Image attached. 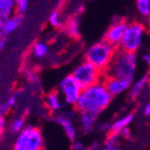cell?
I'll return each mask as SVG.
<instances>
[{"mask_svg": "<svg viewBox=\"0 0 150 150\" xmlns=\"http://www.w3.org/2000/svg\"><path fill=\"white\" fill-rule=\"evenodd\" d=\"M0 77H1V70H0Z\"/></svg>", "mask_w": 150, "mask_h": 150, "instance_id": "cell-35", "label": "cell"}, {"mask_svg": "<svg viewBox=\"0 0 150 150\" xmlns=\"http://www.w3.org/2000/svg\"><path fill=\"white\" fill-rule=\"evenodd\" d=\"M122 139L119 133H108L103 144L101 145V150H123Z\"/></svg>", "mask_w": 150, "mask_h": 150, "instance_id": "cell-15", "label": "cell"}, {"mask_svg": "<svg viewBox=\"0 0 150 150\" xmlns=\"http://www.w3.org/2000/svg\"><path fill=\"white\" fill-rule=\"evenodd\" d=\"M48 21H50V25L55 28H60L64 24V20H63V15L61 11L59 8H55L50 12V17H48Z\"/></svg>", "mask_w": 150, "mask_h": 150, "instance_id": "cell-19", "label": "cell"}, {"mask_svg": "<svg viewBox=\"0 0 150 150\" xmlns=\"http://www.w3.org/2000/svg\"><path fill=\"white\" fill-rule=\"evenodd\" d=\"M30 2L28 0H16V6H15V14L16 15L22 16L28 12Z\"/></svg>", "mask_w": 150, "mask_h": 150, "instance_id": "cell-24", "label": "cell"}, {"mask_svg": "<svg viewBox=\"0 0 150 150\" xmlns=\"http://www.w3.org/2000/svg\"><path fill=\"white\" fill-rule=\"evenodd\" d=\"M28 126V138H26V150H42L43 135L41 130L32 125Z\"/></svg>", "mask_w": 150, "mask_h": 150, "instance_id": "cell-10", "label": "cell"}, {"mask_svg": "<svg viewBox=\"0 0 150 150\" xmlns=\"http://www.w3.org/2000/svg\"><path fill=\"white\" fill-rule=\"evenodd\" d=\"M142 60L146 63V65H147L148 68H149V70H150V53L144 54L142 57Z\"/></svg>", "mask_w": 150, "mask_h": 150, "instance_id": "cell-30", "label": "cell"}, {"mask_svg": "<svg viewBox=\"0 0 150 150\" xmlns=\"http://www.w3.org/2000/svg\"><path fill=\"white\" fill-rule=\"evenodd\" d=\"M138 54L126 53L117 50L112 61L105 73L103 74V77L117 78L133 82L138 68Z\"/></svg>", "mask_w": 150, "mask_h": 150, "instance_id": "cell-2", "label": "cell"}, {"mask_svg": "<svg viewBox=\"0 0 150 150\" xmlns=\"http://www.w3.org/2000/svg\"><path fill=\"white\" fill-rule=\"evenodd\" d=\"M86 145L82 141L76 140L71 142V146H70V150H86Z\"/></svg>", "mask_w": 150, "mask_h": 150, "instance_id": "cell-25", "label": "cell"}, {"mask_svg": "<svg viewBox=\"0 0 150 150\" xmlns=\"http://www.w3.org/2000/svg\"><path fill=\"white\" fill-rule=\"evenodd\" d=\"M128 24L129 22L126 19H122V18L117 19L111 23V25L106 30L103 40H105L107 43H109L110 45H112L113 47L118 50L123 40V37L125 35Z\"/></svg>", "mask_w": 150, "mask_h": 150, "instance_id": "cell-8", "label": "cell"}, {"mask_svg": "<svg viewBox=\"0 0 150 150\" xmlns=\"http://www.w3.org/2000/svg\"><path fill=\"white\" fill-rule=\"evenodd\" d=\"M119 135H120V138L122 139V140H125V141L132 140V133H131V130L129 129V127L125 128V129H123L122 131H120Z\"/></svg>", "mask_w": 150, "mask_h": 150, "instance_id": "cell-26", "label": "cell"}, {"mask_svg": "<svg viewBox=\"0 0 150 150\" xmlns=\"http://www.w3.org/2000/svg\"><path fill=\"white\" fill-rule=\"evenodd\" d=\"M146 28H148V30H150V16L147 18V22H146Z\"/></svg>", "mask_w": 150, "mask_h": 150, "instance_id": "cell-33", "label": "cell"}, {"mask_svg": "<svg viewBox=\"0 0 150 150\" xmlns=\"http://www.w3.org/2000/svg\"><path fill=\"white\" fill-rule=\"evenodd\" d=\"M6 129V120L4 115H0V139L2 138Z\"/></svg>", "mask_w": 150, "mask_h": 150, "instance_id": "cell-27", "label": "cell"}, {"mask_svg": "<svg viewBox=\"0 0 150 150\" xmlns=\"http://www.w3.org/2000/svg\"><path fill=\"white\" fill-rule=\"evenodd\" d=\"M99 117L88 112H80L79 115V125L84 134H90L97 128V121Z\"/></svg>", "mask_w": 150, "mask_h": 150, "instance_id": "cell-12", "label": "cell"}, {"mask_svg": "<svg viewBox=\"0 0 150 150\" xmlns=\"http://www.w3.org/2000/svg\"><path fill=\"white\" fill-rule=\"evenodd\" d=\"M16 0H0V13H3L8 17L15 15Z\"/></svg>", "mask_w": 150, "mask_h": 150, "instance_id": "cell-22", "label": "cell"}, {"mask_svg": "<svg viewBox=\"0 0 150 150\" xmlns=\"http://www.w3.org/2000/svg\"><path fill=\"white\" fill-rule=\"evenodd\" d=\"M8 18V17L5 15V14L0 13V37H1V35H2V28H3V25H4L5 21H6Z\"/></svg>", "mask_w": 150, "mask_h": 150, "instance_id": "cell-29", "label": "cell"}, {"mask_svg": "<svg viewBox=\"0 0 150 150\" xmlns=\"http://www.w3.org/2000/svg\"><path fill=\"white\" fill-rule=\"evenodd\" d=\"M135 8L142 17L147 19L150 16V0H137Z\"/></svg>", "mask_w": 150, "mask_h": 150, "instance_id": "cell-23", "label": "cell"}, {"mask_svg": "<svg viewBox=\"0 0 150 150\" xmlns=\"http://www.w3.org/2000/svg\"><path fill=\"white\" fill-rule=\"evenodd\" d=\"M58 89H59L58 93L62 97L63 102L71 107L76 106L83 90L82 87L79 85V83L74 79V77L70 74L61 79L58 85Z\"/></svg>", "mask_w": 150, "mask_h": 150, "instance_id": "cell-6", "label": "cell"}, {"mask_svg": "<svg viewBox=\"0 0 150 150\" xmlns=\"http://www.w3.org/2000/svg\"><path fill=\"white\" fill-rule=\"evenodd\" d=\"M5 43H6V38H0V52L4 48Z\"/></svg>", "mask_w": 150, "mask_h": 150, "instance_id": "cell-32", "label": "cell"}, {"mask_svg": "<svg viewBox=\"0 0 150 150\" xmlns=\"http://www.w3.org/2000/svg\"><path fill=\"white\" fill-rule=\"evenodd\" d=\"M147 85H149V75L143 76V77H141L137 81H133L129 90H128V97H129V99L135 100L141 95L143 90L145 89V87Z\"/></svg>", "mask_w": 150, "mask_h": 150, "instance_id": "cell-13", "label": "cell"}, {"mask_svg": "<svg viewBox=\"0 0 150 150\" xmlns=\"http://www.w3.org/2000/svg\"><path fill=\"white\" fill-rule=\"evenodd\" d=\"M115 52L117 48L102 39L86 48L84 52V60L104 74L112 61Z\"/></svg>", "mask_w": 150, "mask_h": 150, "instance_id": "cell-3", "label": "cell"}, {"mask_svg": "<svg viewBox=\"0 0 150 150\" xmlns=\"http://www.w3.org/2000/svg\"><path fill=\"white\" fill-rule=\"evenodd\" d=\"M149 86H150V75H149Z\"/></svg>", "mask_w": 150, "mask_h": 150, "instance_id": "cell-34", "label": "cell"}, {"mask_svg": "<svg viewBox=\"0 0 150 150\" xmlns=\"http://www.w3.org/2000/svg\"><path fill=\"white\" fill-rule=\"evenodd\" d=\"M143 112L146 117H149L150 115V102H148L147 104H145L144 108H143Z\"/></svg>", "mask_w": 150, "mask_h": 150, "instance_id": "cell-31", "label": "cell"}, {"mask_svg": "<svg viewBox=\"0 0 150 150\" xmlns=\"http://www.w3.org/2000/svg\"><path fill=\"white\" fill-rule=\"evenodd\" d=\"M48 52H50V47H48V44L44 41H37V42L34 43L32 48V53L33 56L38 59V60H41V59H44L46 56H47Z\"/></svg>", "mask_w": 150, "mask_h": 150, "instance_id": "cell-18", "label": "cell"}, {"mask_svg": "<svg viewBox=\"0 0 150 150\" xmlns=\"http://www.w3.org/2000/svg\"><path fill=\"white\" fill-rule=\"evenodd\" d=\"M65 30L69 37L74 39H78L81 36V28H80V19L78 16H73L65 23Z\"/></svg>", "mask_w": 150, "mask_h": 150, "instance_id": "cell-17", "label": "cell"}, {"mask_svg": "<svg viewBox=\"0 0 150 150\" xmlns=\"http://www.w3.org/2000/svg\"><path fill=\"white\" fill-rule=\"evenodd\" d=\"M70 75L79 83L82 89H85L98 83L99 81L103 80V73H101L93 65L85 60L76 65V67L73 69Z\"/></svg>", "mask_w": 150, "mask_h": 150, "instance_id": "cell-5", "label": "cell"}, {"mask_svg": "<svg viewBox=\"0 0 150 150\" xmlns=\"http://www.w3.org/2000/svg\"><path fill=\"white\" fill-rule=\"evenodd\" d=\"M146 30H147L146 25L143 22H139V21L129 22L125 35L123 37V40L118 50L126 52V53L137 54L142 47Z\"/></svg>", "mask_w": 150, "mask_h": 150, "instance_id": "cell-4", "label": "cell"}, {"mask_svg": "<svg viewBox=\"0 0 150 150\" xmlns=\"http://www.w3.org/2000/svg\"><path fill=\"white\" fill-rule=\"evenodd\" d=\"M134 115L133 113H127V115H123L121 118L115 120L111 123V129L110 132L111 133H119L120 131H122L123 129H125L129 126V124H131V122L133 121Z\"/></svg>", "mask_w": 150, "mask_h": 150, "instance_id": "cell-16", "label": "cell"}, {"mask_svg": "<svg viewBox=\"0 0 150 150\" xmlns=\"http://www.w3.org/2000/svg\"><path fill=\"white\" fill-rule=\"evenodd\" d=\"M98 129L101 130L102 132H105V133H110V129H111V124L110 123H101L100 125L98 126Z\"/></svg>", "mask_w": 150, "mask_h": 150, "instance_id": "cell-28", "label": "cell"}, {"mask_svg": "<svg viewBox=\"0 0 150 150\" xmlns=\"http://www.w3.org/2000/svg\"><path fill=\"white\" fill-rule=\"evenodd\" d=\"M28 132V126L26 125L24 127V129H23L19 134H17V138H16V141H15V143H14L13 150H26L25 146H26Z\"/></svg>", "mask_w": 150, "mask_h": 150, "instance_id": "cell-20", "label": "cell"}, {"mask_svg": "<svg viewBox=\"0 0 150 150\" xmlns=\"http://www.w3.org/2000/svg\"><path fill=\"white\" fill-rule=\"evenodd\" d=\"M25 126H26V124H25L24 117H16L11 121L10 130L11 132L14 133V134H19L24 129Z\"/></svg>", "mask_w": 150, "mask_h": 150, "instance_id": "cell-21", "label": "cell"}, {"mask_svg": "<svg viewBox=\"0 0 150 150\" xmlns=\"http://www.w3.org/2000/svg\"><path fill=\"white\" fill-rule=\"evenodd\" d=\"M75 115V111L66 110V111H61L59 113H56V115L54 117V121L57 123L58 125H60L62 127L66 138L70 142L76 141L78 137V127L74 122Z\"/></svg>", "mask_w": 150, "mask_h": 150, "instance_id": "cell-7", "label": "cell"}, {"mask_svg": "<svg viewBox=\"0 0 150 150\" xmlns=\"http://www.w3.org/2000/svg\"><path fill=\"white\" fill-rule=\"evenodd\" d=\"M112 96L108 93L104 84V79L82 90L75 106L78 112H88L99 117L102 111L110 105Z\"/></svg>", "mask_w": 150, "mask_h": 150, "instance_id": "cell-1", "label": "cell"}, {"mask_svg": "<svg viewBox=\"0 0 150 150\" xmlns=\"http://www.w3.org/2000/svg\"><path fill=\"white\" fill-rule=\"evenodd\" d=\"M104 84L107 88L108 93L113 98L128 91L132 82L123 80V79H117V78H104Z\"/></svg>", "mask_w": 150, "mask_h": 150, "instance_id": "cell-9", "label": "cell"}, {"mask_svg": "<svg viewBox=\"0 0 150 150\" xmlns=\"http://www.w3.org/2000/svg\"><path fill=\"white\" fill-rule=\"evenodd\" d=\"M23 20V17L22 16H19V15H13L11 17H8L5 21L4 25H3L2 28V35L0 38H6L8 35L14 33L16 30H17L19 26L21 25Z\"/></svg>", "mask_w": 150, "mask_h": 150, "instance_id": "cell-14", "label": "cell"}, {"mask_svg": "<svg viewBox=\"0 0 150 150\" xmlns=\"http://www.w3.org/2000/svg\"><path fill=\"white\" fill-rule=\"evenodd\" d=\"M44 104L50 111L55 113L61 112V110L64 107V102L62 100V97L57 90H53L45 96Z\"/></svg>", "mask_w": 150, "mask_h": 150, "instance_id": "cell-11", "label": "cell"}]
</instances>
